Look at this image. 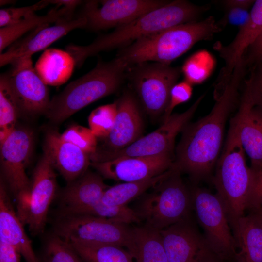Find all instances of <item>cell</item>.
<instances>
[{"mask_svg":"<svg viewBox=\"0 0 262 262\" xmlns=\"http://www.w3.org/2000/svg\"><path fill=\"white\" fill-rule=\"evenodd\" d=\"M44 152L69 184L83 175L91 164L90 155L64 140L56 131L49 130L45 135Z\"/></svg>","mask_w":262,"mask_h":262,"instance_id":"obj_19","label":"cell"},{"mask_svg":"<svg viewBox=\"0 0 262 262\" xmlns=\"http://www.w3.org/2000/svg\"><path fill=\"white\" fill-rule=\"evenodd\" d=\"M254 1L251 0H227L224 1L223 3L226 8L238 7L248 9Z\"/></svg>","mask_w":262,"mask_h":262,"instance_id":"obj_42","label":"cell"},{"mask_svg":"<svg viewBox=\"0 0 262 262\" xmlns=\"http://www.w3.org/2000/svg\"><path fill=\"white\" fill-rule=\"evenodd\" d=\"M117 101L100 106L93 110L88 117L89 129L98 138L108 135L114 125L117 114Z\"/></svg>","mask_w":262,"mask_h":262,"instance_id":"obj_32","label":"cell"},{"mask_svg":"<svg viewBox=\"0 0 262 262\" xmlns=\"http://www.w3.org/2000/svg\"><path fill=\"white\" fill-rule=\"evenodd\" d=\"M215 65L213 56L206 50H201L186 60L181 70L185 81L192 85L199 84L210 76Z\"/></svg>","mask_w":262,"mask_h":262,"instance_id":"obj_31","label":"cell"},{"mask_svg":"<svg viewBox=\"0 0 262 262\" xmlns=\"http://www.w3.org/2000/svg\"><path fill=\"white\" fill-rule=\"evenodd\" d=\"M134 262H168L159 230L147 226L133 228Z\"/></svg>","mask_w":262,"mask_h":262,"instance_id":"obj_27","label":"cell"},{"mask_svg":"<svg viewBox=\"0 0 262 262\" xmlns=\"http://www.w3.org/2000/svg\"><path fill=\"white\" fill-rule=\"evenodd\" d=\"M243 58L247 65L256 63L262 58V33L247 49Z\"/></svg>","mask_w":262,"mask_h":262,"instance_id":"obj_40","label":"cell"},{"mask_svg":"<svg viewBox=\"0 0 262 262\" xmlns=\"http://www.w3.org/2000/svg\"><path fill=\"white\" fill-rule=\"evenodd\" d=\"M253 180L247 209L249 211L262 208V171H253Z\"/></svg>","mask_w":262,"mask_h":262,"instance_id":"obj_39","label":"cell"},{"mask_svg":"<svg viewBox=\"0 0 262 262\" xmlns=\"http://www.w3.org/2000/svg\"><path fill=\"white\" fill-rule=\"evenodd\" d=\"M222 260L216 255H213L202 262H222Z\"/></svg>","mask_w":262,"mask_h":262,"instance_id":"obj_45","label":"cell"},{"mask_svg":"<svg viewBox=\"0 0 262 262\" xmlns=\"http://www.w3.org/2000/svg\"><path fill=\"white\" fill-rule=\"evenodd\" d=\"M249 15L250 12L247 9L238 7L228 8L222 20L219 23L221 26L229 24L239 28L247 22Z\"/></svg>","mask_w":262,"mask_h":262,"instance_id":"obj_38","label":"cell"},{"mask_svg":"<svg viewBox=\"0 0 262 262\" xmlns=\"http://www.w3.org/2000/svg\"><path fill=\"white\" fill-rule=\"evenodd\" d=\"M21 256L14 246L0 241V262H20Z\"/></svg>","mask_w":262,"mask_h":262,"instance_id":"obj_41","label":"cell"},{"mask_svg":"<svg viewBox=\"0 0 262 262\" xmlns=\"http://www.w3.org/2000/svg\"><path fill=\"white\" fill-rule=\"evenodd\" d=\"M204 95L185 112L172 114L162 125L150 133L141 137L127 147L101 156L95 162H102L120 158L152 157L173 155L175 140L178 134L187 125Z\"/></svg>","mask_w":262,"mask_h":262,"instance_id":"obj_11","label":"cell"},{"mask_svg":"<svg viewBox=\"0 0 262 262\" xmlns=\"http://www.w3.org/2000/svg\"><path fill=\"white\" fill-rule=\"evenodd\" d=\"M129 67L117 57L108 62L98 61L93 69L55 96L44 114L53 124L63 122L89 104L115 92L126 77Z\"/></svg>","mask_w":262,"mask_h":262,"instance_id":"obj_4","label":"cell"},{"mask_svg":"<svg viewBox=\"0 0 262 262\" xmlns=\"http://www.w3.org/2000/svg\"><path fill=\"white\" fill-rule=\"evenodd\" d=\"M213 183L233 231L247 210L254 172L247 165L245 152L236 131L230 124L226 143L216 163Z\"/></svg>","mask_w":262,"mask_h":262,"instance_id":"obj_5","label":"cell"},{"mask_svg":"<svg viewBox=\"0 0 262 262\" xmlns=\"http://www.w3.org/2000/svg\"><path fill=\"white\" fill-rule=\"evenodd\" d=\"M20 114L17 100L6 73L0 77V143L14 131Z\"/></svg>","mask_w":262,"mask_h":262,"instance_id":"obj_29","label":"cell"},{"mask_svg":"<svg viewBox=\"0 0 262 262\" xmlns=\"http://www.w3.org/2000/svg\"><path fill=\"white\" fill-rule=\"evenodd\" d=\"M15 1L13 0H0V6L4 5L7 4H11L14 3Z\"/></svg>","mask_w":262,"mask_h":262,"instance_id":"obj_46","label":"cell"},{"mask_svg":"<svg viewBox=\"0 0 262 262\" xmlns=\"http://www.w3.org/2000/svg\"><path fill=\"white\" fill-rule=\"evenodd\" d=\"M233 235L237 262H262V228L251 213L239 219Z\"/></svg>","mask_w":262,"mask_h":262,"instance_id":"obj_25","label":"cell"},{"mask_svg":"<svg viewBox=\"0 0 262 262\" xmlns=\"http://www.w3.org/2000/svg\"><path fill=\"white\" fill-rule=\"evenodd\" d=\"M246 66L241 60L226 81L217 82L214 105L208 115L183 130L172 169L187 174L195 181L210 175L218 160L225 125L236 102Z\"/></svg>","mask_w":262,"mask_h":262,"instance_id":"obj_1","label":"cell"},{"mask_svg":"<svg viewBox=\"0 0 262 262\" xmlns=\"http://www.w3.org/2000/svg\"><path fill=\"white\" fill-rule=\"evenodd\" d=\"M75 66L74 58L68 51L50 49L41 54L34 68L46 85L58 86L67 81Z\"/></svg>","mask_w":262,"mask_h":262,"instance_id":"obj_24","label":"cell"},{"mask_svg":"<svg viewBox=\"0 0 262 262\" xmlns=\"http://www.w3.org/2000/svg\"><path fill=\"white\" fill-rule=\"evenodd\" d=\"M54 169L44 152L33 171L29 188L15 196L17 216L33 236L43 232L49 207L56 195Z\"/></svg>","mask_w":262,"mask_h":262,"instance_id":"obj_8","label":"cell"},{"mask_svg":"<svg viewBox=\"0 0 262 262\" xmlns=\"http://www.w3.org/2000/svg\"><path fill=\"white\" fill-rule=\"evenodd\" d=\"M250 213L262 228V208L251 211Z\"/></svg>","mask_w":262,"mask_h":262,"instance_id":"obj_44","label":"cell"},{"mask_svg":"<svg viewBox=\"0 0 262 262\" xmlns=\"http://www.w3.org/2000/svg\"><path fill=\"white\" fill-rule=\"evenodd\" d=\"M143 195L134 210L146 226L158 230L190 217L192 209L191 189L172 168L168 175Z\"/></svg>","mask_w":262,"mask_h":262,"instance_id":"obj_6","label":"cell"},{"mask_svg":"<svg viewBox=\"0 0 262 262\" xmlns=\"http://www.w3.org/2000/svg\"><path fill=\"white\" fill-rule=\"evenodd\" d=\"M49 4V0H42L31 6L1 9L0 10V28L15 24L29 17Z\"/></svg>","mask_w":262,"mask_h":262,"instance_id":"obj_35","label":"cell"},{"mask_svg":"<svg viewBox=\"0 0 262 262\" xmlns=\"http://www.w3.org/2000/svg\"><path fill=\"white\" fill-rule=\"evenodd\" d=\"M222 29L213 16L172 27L140 38L120 49L117 57L129 66L152 61L167 65L196 43Z\"/></svg>","mask_w":262,"mask_h":262,"instance_id":"obj_3","label":"cell"},{"mask_svg":"<svg viewBox=\"0 0 262 262\" xmlns=\"http://www.w3.org/2000/svg\"><path fill=\"white\" fill-rule=\"evenodd\" d=\"M192 92V85L185 80L174 85L170 91L168 106L163 114V122L170 116L177 106L190 99Z\"/></svg>","mask_w":262,"mask_h":262,"instance_id":"obj_36","label":"cell"},{"mask_svg":"<svg viewBox=\"0 0 262 262\" xmlns=\"http://www.w3.org/2000/svg\"><path fill=\"white\" fill-rule=\"evenodd\" d=\"M168 1L157 0H88L78 17L86 20L85 28L98 31L127 24Z\"/></svg>","mask_w":262,"mask_h":262,"instance_id":"obj_12","label":"cell"},{"mask_svg":"<svg viewBox=\"0 0 262 262\" xmlns=\"http://www.w3.org/2000/svg\"><path fill=\"white\" fill-rule=\"evenodd\" d=\"M173 155L152 157H124L90 165L102 177L123 182H135L160 175L170 169Z\"/></svg>","mask_w":262,"mask_h":262,"instance_id":"obj_17","label":"cell"},{"mask_svg":"<svg viewBox=\"0 0 262 262\" xmlns=\"http://www.w3.org/2000/svg\"><path fill=\"white\" fill-rule=\"evenodd\" d=\"M73 12L65 7L56 6L46 15L34 14L14 24L0 29V53L8 46L16 41L25 33L44 25L73 19Z\"/></svg>","mask_w":262,"mask_h":262,"instance_id":"obj_26","label":"cell"},{"mask_svg":"<svg viewBox=\"0 0 262 262\" xmlns=\"http://www.w3.org/2000/svg\"><path fill=\"white\" fill-rule=\"evenodd\" d=\"M49 1L50 4H55L58 7L64 6L72 12H74L77 6L82 3L81 0H55Z\"/></svg>","mask_w":262,"mask_h":262,"instance_id":"obj_43","label":"cell"},{"mask_svg":"<svg viewBox=\"0 0 262 262\" xmlns=\"http://www.w3.org/2000/svg\"><path fill=\"white\" fill-rule=\"evenodd\" d=\"M53 230L69 243L114 245L127 248L130 253L134 247L133 228L93 215L57 213Z\"/></svg>","mask_w":262,"mask_h":262,"instance_id":"obj_7","label":"cell"},{"mask_svg":"<svg viewBox=\"0 0 262 262\" xmlns=\"http://www.w3.org/2000/svg\"><path fill=\"white\" fill-rule=\"evenodd\" d=\"M258 62H260V63H261L262 64V58L259 60V61ZM258 62H257V63H258Z\"/></svg>","mask_w":262,"mask_h":262,"instance_id":"obj_47","label":"cell"},{"mask_svg":"<svg viewBox=\"0 0 262 262\" xmlns=\"http://www.w3.org/2000/svg\"><path fill=\"white\" fill-rule=\"evenodd\" d=\"M230 124L250 158L252 170L262 171V108L253 103L245 90L239 110Z\"/></svg>","mask_w":262,"mask_h":262,"instance_id":"obj_18","label":"cell"},{"mask_svg":"<svg viewBox=\"0 0 262 262\" xmlns=\"http://www.w3.org/2000/svg\"><path fill=\"white\" fill-rule=\"evenodd\" d=\"M126 76L146 113L152 117L164 114L172 87L177 83L181 68L164 64L144 62L129 67Z\"/></svg>","mask_w":262,"mask_h":262,"instance_id":"obj_10","label":"cell"},{"mask_svg":"<svg viewBox=\"0 0 262 262\" xmlns=\"http://www.w3.org/2000/svg\"><path fill=\"white\" fill-rule=\"evenodd\" d=\"M262 33V0H255L247 22L239 28L233 40L224 45L217 42L213 48L224 60L225 66L217 81H225L232 74L249 48Z\"/></svg>","mask_w":262,"mask_h":262,"instance_id":"obj_20","label":"cell"},{"mask_svg":"<svg viewBox=\"0 0 262 262\" xmlns=\"http://www.w3.org/2000/svg\"><path fill=\"white\" fill-rule=\"evenodd\" d=\"M245 90L253 103L262 108V64H255L249 78L246 81Z\"/></svg>","mask_w":262,"mask_h":262,"instance_id":"obj_37","label":"cell"},{"mask_svg":"<svg viewBox=\"0 0 262 262\" xmlns=\"http://www.w3.org/2000/svg\"><path fill=\"white\" fill-rule=\"evenodd\" d=\"M24 225L12 205L5 184L0 182V241L14 246L26 262H40L32 243L26 234Z\"/></svg>","mask_w":262,"mask_h":262,"instance_id":"obj_23","label":"cell"},{"mask_svg":"<svg viewBox=\"0 0 262 262\" xmlns=\"http://www.w3.org/2000/svg\"><path fill=\"white\" fill-rule=\"evenodd\" d=\"M170 169L162 174L143 180L123 182L108 187L101 198V202L109 206H123L141 196L147 190L154 187L169 173Z\"/></svg>","mask_w":262,"mask_h":262,"instance_id":"obj_28","label":"cell"},{"mask_svg":"<svg viewBox=\"0 0 262 262\" xmlns=\"http://www.w3.org/2000/svg\"><path fill=\"white\" fill-rule=\"evenodd\" d=\"M192 209L212 251L221 260H236L237 244L225 207L218 195L205 188L191 189Z\"/></svg>","mask_w":262,"mask_h":262,"instance_id":"obj_9","label":"cell"},{"mask_svg":"<svg viewBox=\"0 0 262 262\" xmlns=\"http://www.w3.org/2000/svg\"><path fill=\"white\" fill-rule=\"evenodd\" d=\"M62 138L77 146L90 156L96 150L98 138L89 128L74 125L61 134Z\"/></svg>","mask_w":262,"mask_h":262,"instance_id":"obj_34","label":"cell"},{"mask_svg":"<svg viewBox=\"0 0 262 262\" xmlns=\"http://www.w3.org/2000/svg\"><path fill=\"white\" fill-rule=\"evenodd\" d=\"M159 232L168 262H202L215 255L190 217Z\"/></svg>","mask_w":262,"mask_h":262,"instance_id":"obj_16","label":"cell"},{"mask_svg":"<svg viewBox=\"0 0 262 262\" xmlns=\"http://www.w3.org/2000/svg\"><path fill=\"white\" fill-rule=\"evenodd\" d=\"M86 262H134L124 247L110 244L69 243Z\"/></svg>","mask_w":262,"mask_h":262,"instance_id":"obj_30","label":"cell"},{"mask_svg":"<svg viewBox=\"0 0 262 262\" xmlns=\"http://www.w3.org/2000/svg\"><path fill=\"white\" fill-rule=\"evenodd\" d=\"M31 57L24 56L14 60L6 73L20 114L33 116L45 114L50 100L47 85L33 66Z\"/></svg>","mask_w":262,"mask_h":262,"instance_id":"obj_13","label":"cell"},{"mask_svg":"<svg viewBox=\"0 0 262 262\" xmlns=\"http://www.w3.org/2000/svg\"><path fill=\"white\" fill-rule=\"evenodd\" d=\"M86 23L85 18L77 17L71 20L56 23L51 26L44 25L36 28L21 41L12 45L5 52L0 54V66L10 64L17 58L32 56L46 49L71 31L85 28Z\"/></svg>","mask_w":262,"mask_h":262,"instance_id":"obj_21","label":"cell"},{"mask_svg":"<svg viewBox=\"0 0 262 262\" xmlns=\"http://www.w3.org/2000/svg\"><path fill=\"white\" fill-rule=\"evenodd\" d=\"M116 101L117 114L113 128L107 136L101 139L102 142L90 156L91 163L107 154L127 147L141 137L143 122L135 96L126 91Z\"/></svg>","mask_w":262,"mask_h":262,"instance_id":"obj_14","label":"cell"},{"mask_svg":"<svg viewBox=\"0 0 262 262\" xmlns=\"http://www.w3.org/2000/svg\"><path fill=\"white\" fill-rule=\"evenodd\" d=\"M108 187L99 174L87 171L62 191L58 213H73L99 202Z\"/></svg>","mask_w":262,"mask_h":262,"instance_id":"obj_22","label":"cell"},{"mask_svg":"<svg viewBox=\"0 0 262 262\" xmlns=\"http://www.w3.org/2000/svg\"><path fill=\"white\" fill-rule=\"evenodd\" d=\"M33 139L30 130L16 128L0 143L2 179L15 196L30 187V180L25 170L32 154Z\"/></svg>","mask_w":262,"mask_h":262,"instance_id":"obj_15","label":"cell"},{"mask_svg":"<svg viewBox=\"0 0 262 262\" xmlns=\"http://www.w3.org/2000/svg\"><path fill=\"white\" fill-rule=\"evenodd\" d=\"M205 7L182 0L168 2L163 6L115 28L111 33L99 36L86 46L68 45L66 47L76 65L82 66L89 57L115 48H123L143 37L180 24L196 21Z\"/></svg>","mask_w":262,"mask_h":262,"instance_id":"obj_2","label":"cell"},{"mask_svg":"<svg viewBox=\"0 0 262 262\" xmlns=\"http://www.w3.org/2000/svg\"><path fill=\"white\" fill-rule=\"evenodd\" d=\"M80 257L66 241L53 233L48 238L43 254V262H81Z\"/></svg>","mask_w":262,"mask_h":262,"instance_id":"obj_33","label":"cell"}]
</instances>
